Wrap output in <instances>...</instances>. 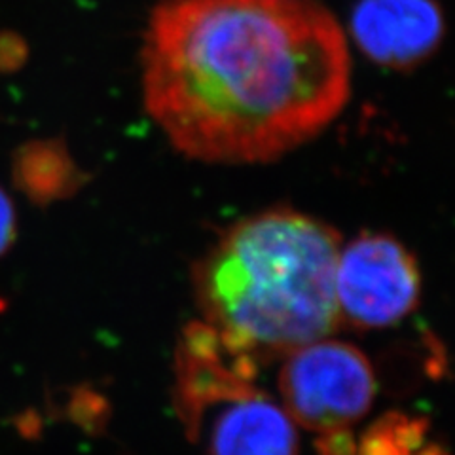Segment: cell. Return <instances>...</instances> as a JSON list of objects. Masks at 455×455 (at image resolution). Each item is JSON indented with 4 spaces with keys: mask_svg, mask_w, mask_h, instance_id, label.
<instances>
[{
    "mask_svg": "<svg viewBox=\"0 0 455 455\" xmlns=\"http://www.w3.org/2000/svg\"><path fill=\"white\" fill-rule=\"evenodd\" d=\"M419 267L401 241L363 234L341 247L336 264L339 319L357 329H386L418 307Z\"/></svg>",
    "mask_w": 455,
    "mask_h": 455,
    "instance_id": "277c9868",
    "label": "cell"
},
{
    "mask_svg": "<svg viewBox=\"0 0 455 455\" xmlns=\"http://www.w3.org/2000/svg\"><path fill=\"white\" fill-rule=\"evenodd\" d=\"M27 55L25 42L13 33H0V70H16Z\"/></svg>",
    "mask_w": 455,
    "mask_h": 455,
    "instance_id": "7c38bea8",
    "label": "cell"
},
{
    "mask_svg": "<svg viewBox=\"0 0 455 455\" xmlns=\"http://www.w3.org/2000/svg\"><path fill=\"white\" fill-rule=\"evenodd\" d=\"M355 455H450L425 418L389 411L370 425Z\"/></svg>",
    "mask_w": 455,
    "mask_h": 455,
    "instance_id": "9c48e42d",
    "label": "cell"
},
{
    "mask_svg": "<svg viewBox=\"0 0 455 455\" xmlns=\"http://www.w3.org/2000/svg\"><path fill=\"white\" fill-rule=\"evenodd\" d=\"M12 175L16 187L40 205L70 197L84 180L61 140L27 142L13 154Z\"/></svg>",
    "mask_w": 455,
    "mask_h": 455,
    "instance_id": "ba28073f",
    "label": "cell"
},
{
    "mask_svg": "<svg viewBox=\"0 0 455 455\" xmlns=\"http://www.w3.org/2000/svg\"><path fill=\"white\" fill-rule=\"evenodd\" d=\"M315 448L319 455H355L357 451V440L349 429L326 431L317 436Z\"/></svg>",
    "mask_w": 455,
    "mask_h": 455,
    "instance_id": "8fae6325",
    "label": "cell"
},
{
    "mask_svg": "<svg viewBox=\"0 0 455 455\" xmlns=\"http://www.w3.org/2000/svg\"><path fill=\"white\" fill-rule=\"evenodd\" d=\"M279 393L291 419L321 435L351 429L368 414L376 376L359 347L323 338L284 357Z\"/></svg>",
    "mask_w": 455,
    "mask_h": 455,
    "instance_id": "3957f363",
    "label": "cell"
},
{
    "mask_svg": "<svg viewBox=\"0 0 455 455\" xmlns=\"http://www.w3.org/2000/svg\"><path fill=\"white\" fill-rule=\"evenodd\" d=\"M339 249L334 228L292 209L239 220L194 267L204 323L259 364L326 338Z\"/></svg>",
    "mask_w": 455,
    "mask_h": 455,
    "instance_id": "7a4b0ae2",
    "label": "cell"
},
{
    "mask_svg": "<svg viewBox=\"0 0 455 455\" xmlns=\"http://www.w3.org/2000/svg\"><path fill=\"white\" fill-rule=\"evenodd\" d=\"M351 36L370 61L411 68L438 50L444 16L435 0H359Z\"/></svg>",
    "mask_w": 455,
    "mask_h": 455,
    "instance_id": "8992f818",
    "label": "cell"
},
{
    "mask_svg": "<svg viewBox=\"0 0 455 455\" xmlns=\"http://www.w3.org/2000/svg\"><path fill=\"white\" fill-rule=\"evenodd\" d=\"M18 237V215L12 197L0 187V259L13 247Z\"/></svg>",
    "mask_w": 455,
    "mask_h": 455,
    "instance_id": "30bf717a",
    "label": "cell"
},
{
    "mask_svg": "<svg viewBox=\"0 0 455 455\" xmlns=\"http://www.w3.org/2000/svg\"><path fill=\"white\" fill-rule=\"evenodd\" d=\"M142 97L192 160L267 164L344 110L351 60L319 0H160L140 50Z\"/></svg>",
    "mask_w": 455,
    "mask_h": 455,
    "instance_id": "6da1fadb",
    "label": "cell"
},
{
    "mask_svg": "<svg viewBox=\"0 0 455 455\" xmlns=\"http://www.w3.org/2000/svg\"><path fill=\"white\" fill-rule=\"evenodd\" d=\"M190 440H204L209 455H298L296 423L260 387L219 404L202 418Z\"/></svg>",
    "mask_w": 455,
    "mask_h": 455,
    "instance_id": "52a82bcc",
    "label": "cell"
},
{
    "mask_svg": "<svg viewBox=\"0 0 455 455\" xmlns=\"http://www.w3.org/2000/svg\"><path fill=\"white\" fill-rule=\"evenodd\" d=\"M259 363L232 347L204 321L184 326L175 351L173 403L188 438L219 404L254 387Z\"/></svg>",
    "mask_w": 455,
    "mask_h": 455,
    "instance_id": "5b68a950",
    "label": "cell"
}]
</instances>
